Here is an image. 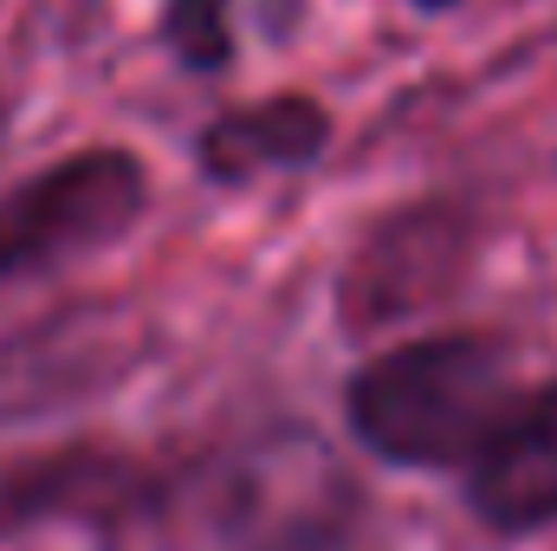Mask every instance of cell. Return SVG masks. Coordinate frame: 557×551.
Returning a JSON list of instances; mask_svg holds the SVG:
<instances>
[{"instance_id": "cell-1", "label": "cell", "mask_w": 557, "mask_h": 551, "mask_svg": "<svg viewBox=\"0 0 557 551\" xmlns=\"http://www.w3.org/2000/svg\"><path fill=\"white\" fill-rule=\"evenodd\" d=\"M175 519L201 551H389L376 487L305 415H267L188 461Z\"/></svg>"}, {"instance_id": "cell-2", "label": "cell", "mask_w": 557, "mask_h": 551, "mask_svg": "<svg viewBox=\"0 0 557 551\" xmlns=\"http://www.w3.org/2000/svg\"><path fill=\"white\" fill-rule=\"evenodd\" d=\"M525 390L519 351L486 325H428L376 344L344 377V434L383 474H447L486 448L493 421Z\"/></svg>"}, {"instance_id": "cell-3", "label": "cell", "mask_w": 557, "mask_h": 551, "mask_svg": "<svg viewBox=\"0 0 557 551\" xmlns=\"http://www.w3.org/2000/svg\"><path fill=\"white\" fill-rule=\"evenodd\" d=\"M486 260V201L473 188H421L376 208L331 273L350 338H389L447 311Z\"/></svg>"}, {"instance_id": "cell-4", "label": "cell", "mask_w": 557, "mask_h": 551, "mask_svg": "<svg viewBox=\"0 0 557 551\" xmlns=\"http://www.w3.org/2000/svg\"><path fill=\"white\" fill-rule=\"evenodd\" d=\"M156 208V169L131 143H78L0 182V298L124 247Z\"/></svg>"}, {"instance_id": "cell-5", "label": "cell", "mask_w": 557, "mask_h": 551, "mask_svg": "<svg viewBox=\"0 0 557 551\" xmlns=\"http://www.w3.org/2000/svg\"><path fill=\"white\" fill-rule=\"evenodd\" d=\"M175 500H182V474H162L137 448L65 441L0 474V539L72 526L98 546H131L137 532L175 519Z\"/></svg>"}, {"instance_id": "cell-6", "label": "cell", "mask_w": 557, "mask_h": 551, "mask_svg": "<svg viewBox=\"0 0 557 551\" xmlns=\"http://www.w3.org/2000/svg\"><path fill=\"white\" fill-rule=\"evenodd\" d=\"M337 149V111L318 91H260L214 105L188 131V169L214 195H253L267 182H298Z\"/></svg>"}, {"instance_id": "cell-7", "label": "cell", "mask_w": 557, "mask_h": 551, "mask_svg": "<svg viewBox=\"0 0 557 551\" xmlns=\"http://www.w3.org/2000/svg\"><path fill=\"white\" fill-rule=\"evenodd\" d=\"M467 519L486 539H539L557 526V370L525 377L512 409L493 421L486 448L454 480Z\"/></svg>"}, {"instance_id": "cell-8", "label": "cell", "mask_w": 557, "mask_h": 551, "mask_svg": "<svg viewBox=\"0 0 557 551\" xmlns=\"http://www.w3.org/2000/svg\"><path fill=\"white\" fill-rule=\"evenodd\" d=\"M149 39L188 85H227L247 59L240 0H149Z\"/></svg>"}, {"instance_id": "cell-9", "label": "cell", "mask_w": 557, "mask_h": 551, "mask_svg": "<svg viewBox=\"0 0 557 551\" xmlns=\"http://www.w3.org/2000/svg\"><path fill=\"white\" fill-rule=\"evenodd\" d=\"M467 0H409V13H421V20H447V13H460Z\"/></svg>"}, {"instance_id": "cell-10", "label": "cell", "mask_w": 557, "mask_h": 551, "mask_svg": "<svg viewBox=\"0 0 557 551\" xmlns=\"http://www.w3.org/2000/svg\"><path fill=\"white\" fill-rule=\"evenodd\" d=\"M13 118H20V105H13V91L0 85V156H7V143H13Z\"/></svg>"}]
</instances>
